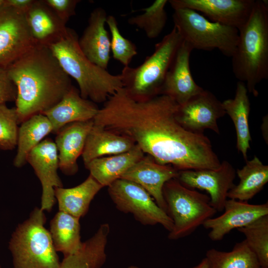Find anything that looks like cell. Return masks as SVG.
<instances>
[{
    "mask_svg": "<svg viewBox=\"0 0 268 268\" xmlns=\"http://www.w3.org/2000/svg\"><path fill=\"white\" fill-rule=\"evenodd\" d=\"M144 156V153L135 144L127 152L94 159L85 166L103 187H108Z\"/></svg>",
    "mask_w": 268,
    "mask_h": 268,
    "instance_id": "cell-22",
    "label": "cell"
},
{
    "mask_svg": "<svg viewBox=\"0 0 268 268\" xmlns=\"http://www.w3.org/2000/svg\"><path fill=\"white\" fill-rule=\"evenodd\" d=\"M167 0H156L149 6L141 9L142 14L130 17L129 24L142 30L149 39L158 37L163 30L167 20L165 7Z\"/></svg>",
    "mask_w": 268,
    "mask_h": 268,
    "instance_id": "cell-30",
    "label": "cell"
},
{
    "mask_svg": "<svg viewBox=\"0 0 268 268\" xmlns=\"http://www.w3.org/2000/svg\"><path fill=\"white\" fill-rule=\"evenodd\" d=\"M108 187L109 195L118 209L132 214L143 225L159 224L169 232L172 230L173 223L171 218L141 186L121 178Z\"/></svg>",
    "mask_w": 268,
    "mask_h": 268,
    "instance_id": "cell-9",
    "label": "cell"
},
{
    "mask_svg": "<svg viewBox=\"0 0 268 268\" xmlns=\"http://www.w3.org/2000/svg\"><path fill=\"white\" fill-rule=\"evenodd\" d=\"M189 268H207V264L206 259L205 258H203L198 265Z\"/></svg>",
    "mask_w": 268,
    "mask_h": 268,
    "instance_id": "cell-37",
    "label": "cell"
},
{
    "mask_svg": "<svg viewBox=\"0 0 268 268\" xmlns=\"http://www.w3.org/2000/svg\"><path fill=\"white\" fill-rule=\"evenodd\" d=\"M106 23L111 35V51L113 58L124 67L129 66L132 59L137 53L135 45L122 35L114 16L108 15Z\"/></svg>",
    "mask_w": 268,
    "mask_h": 268,
    "instance_id": "cell-32",
    "label": "cell"
},
{
    "mask_svg": "<svg viewBox=\"0 0 268 268\" xmlns=\"http://www.w3.org/2000/svg\"><path fill=\"white\" fill-rule=\"evenodd\" d=\"M226 114L222 103L210 91L203 90L182 105L176 112V119L187 130L202 134L209 129L220 134L217 120Z\"/></svg>",
    "mask_w": 268,
    "mask_h": 268,
    "instance_id": "cell-12",
    "label": "cell"
},
{
    "mask_svg": "<svg viewBox=\"0 0 268 268\" xmlns=\"http://www.w3.org/2000/svg\"><path fill=\"white\" fill-rule=\"evenodd\" d=\"M18 119L15 107L0 105V149L10 150L15 148L18 131Z\"/></svg>",
    "mask_w": 268,
    "mask_h": 268,
    "instance_id": "cell-33",
    "label": "cell"
},
{
    "mask_svg": "<svg viewBox=\"0 0 268 268\" xmlns=\"http://www.w3.org/2000/svg\"></svg>",
    "mask_w": 268,
    "mask_h": 268,
    "instance_id": "cell-40",
    "label": "cell"
},
{
    "mask_svg": "<svg viewBox=\"0 0 268 268\" xmlns=\"http://www.w3.org/2000/svg\"><path fill=\"white\" fill-rule=\"evenodd\" d=\"M255 0H170L173 9L187 8L213 22L239 30L248 20Z\"/></svg>",
    "mask_w": 268,
    "mask_h": 268,
    "instance_id": "cell-13",
    "label": "cell"
},
{
    "mask_svg": "<svg viewBox=\"0 0 268 268\" xmlns=\"http://www.w3.org/2000/svg\"><path fill=\"white\" fill-rule=\"evenodd\" d=\"M183 40L174 27L155 45L152 54L135 67H124L123 88L133 98L146 99L160 95L166 74Z\"/></svg>",
    "mask_w": 268,
    "mask_h": 268,
    "instance_id": "cell-5",
    "label": "cell"
},
{
    "mask_svg": "<svg viewBox=\"0 0 268 268\" xmlns=\"http://www.w3.org/2000/svg\"><path fill=\"white\" fill-rule=\"evenodd\" d=\"M99 108L89 99L82 98L78 89L72 86L55 105L44 112L56 134L66 125L70 123L92 120Z\"/></svg>",
    "mask_w": 268,
    "mask_h": 268,
    "instance_id": "cell-20",
    "label": "cell"
},
{
    "mask_svg": "<svg viewBox=\"0 0 268 268\" xmlns=\"http://www.w3.org/2000/svg\"><path fill=\"white\" fill-rule=\"evenodd\" d=\"M75 31L67 27L58 39L48 45L64 71L75 79L81 96L104 103L123 87L120 74L114 75L90 62L81 50Z\"/></svg>",
    "mask_w": 268,
    "mask_h": 268,
    "instance_id": "cell-4",
    "label": "cell"
},
{
    "mask_svg": "<svg viewBox=\"0 0 268 268\" xmlns=\"http://www.w3.org/2000/svg\"><path fill=\"white\" fill-rule=\"evenodd\" d=\"M135 145L129 137L93 125L81 156L85 165L97 158L127 152Z\"/></svg>",
    "mask_w": 268,
    "mask_h": 268,
    "instance_id": "cell-23",
    "label": "cell"
},
{
    "mask_svg": "<svg viewBox=\"0 0 268 268\" xmlns=\"http://www.w3.org/2000/svg\"><path fill=\"white\" fill-rule=\"evenodd\" d=\"M16 87L9 76L6 67H0V105L15 101Z\"/></svg>",
    "mask_w": 268,
    "mask_h": 268,
    "instance_id": "cell-35",
    "label": "cell"
},
{
    "mask_svg": "<svg viewBox=\"0 0 268 268\" xmlns=\"http://www.w3.org/2000/svg\"><path fill=\"white\" fill-rule=\"evenodd\" d=\"M103 188L90 175L80 184L70 188L55 189L60 211L80 218L87 213L90 203Z\"/></svg>",
    "mask_w": 268,
    "mask_h": 268,
    "instance_id": "cell-25",
    "label": "cell"
},
{
    "mask_svg": "<svg viewBox=\"0 0 268 268\" xmlns=\"http://www.w3.org/2000/svg\"><path fill=\"white\" fill-rule=\"evenodd\" d=\"M33 1L34 0H4V4L25 12Z\"/></svg>",
    "mask_w": 268,
    "mask_h": 268,
    "instance_id": "cell-36",
    "label": "cell"
},
{
    "mask_svg": "<svg viewBox=\"0 0 268 268\" xmlns=\"http://www.w3.org/2000/svg\"><path fill=\"white\" fill-rule=\"evenodd\" d=\"M0 268H1V266H0Z\"/></svg>",
    "mask_w": 268,
    "mask_h": 268,
    "instance_id": "cell-41",
    "label": "cell"
},
{
    "mask_svg": "<svg viewBox=\"0 0 268 268\" xmlns=\"http://www.w3.org/2000/svg\"><path fill=\"white\" fill-rule=\"evenodd\" d=\"M46 221L44 211L36 207L17 227L9 242L13 268H60L50 233L44 227Z\"/></svg>",
    "mask_w": 268,
    "mask_h": 268,
    "instance_id": "cell-6",
    "label": "cell"
},
{
    "mask_svg": "<svg viewBox=\"0 0 268 268\" xmlns=\"http://www.w3.org/2000/svg\"><path fill=\"white\" fill-rule=\"evenodd\" d=\"M193 49L183 41L164 81L160 95H166L182 105L203 89L192 76L190 58Z\"/></svg>",
    "mask_w": 268,
    "mask_h": 268,
    "instance_id": "cell-16",
    "label": "cell"
},
{
    "mask_svg": "<svg viewBox=\"0 0 268 268\" xmlns=\"http://www.w3.org/2000/svg\"><path fill=\"white\" fill-rule=\"evenodd\" d=\"M94 125L93 120L67 124L56 134L55 143L60 169L71 175L78 170L77 160L81 155L87 137Z\"/></svg>",
    "mask_w": 268,
    "mask_h": 268,
    "instance_id": "cell-19",
    "label": "cell"
},
{
    "mask_svg": "<svg viewBox=\"0 0 268 268\" xmlns=\"http://www.w3.org/2000/svg\"><path fill=\"white\" fill-rule=\"evenodd\" d=\"M256 255L261 268H268V215L237 229Z\"/></svg>",
    "mask_w": 268,
    "mask_h": 268,
    "instance_id": "cell-31",
    "label": "cell"
},
{
    "mask_svg": "<svg viewBox=\"0 0 268 268\" xmlns=\"http://www.w3.org/2000/svg\"><path fill=\"white\" fill-rule=\"evenodd\" d=\"M174 10V27L193 50L217 49L225 56L232 57L238 40L237 29L213 22L189 8Z\"/></svg>",
    "mask_w": 268,
    "mask_h": 268,
    "instance_id": "cell-8",
    "label": "cell"
},
{
    "mask_svg": "<svg viewBox=\"0 0 268 268\" xmlns=\"http://www.w3.org/2000/svg\"><path fill=\"white\" fill-rule=\"evenodd\" d=\"M248 92L245 83L238 81L234 98L222 102L225 113L231 119L236 130L238 151L246 161L252 141L248 123L251 104Z\"/></svg>",
    "mask_w": 268,
    "mask_h": 268,
    "instance_id": "cell-24",
    "label": "cell"
},
{
    "mask_svg": "<svg viewBox=\"0 0 268 268\" xmlns=\"http://www.w3.org/2000/svg\"><path fill=\"white\" fill-rule=\"evenodd\" d=\"M236 170L227 160L216 169L178 171L176 179L185 187L205 191L211 205L216 211H223L228 193L234 186Z\"/></svg>",
    "mask_w": 268,
    "mask_h": 268,
    "instance_id": "cell-10",
    "label": "cell"
},
{
    "mask_svg": "<svg viewBox=\"0 0 268 268\" xmlns=\"http://www.w3.org/2000/svg\"><path fill=\"white\" fill-rule=\"evenodd\" d=\"M128 268H139L136 266H131L130 267H128Z\"/></svg>",
    "mask_w": 268,
    "mask_h": 268,
    "instance_id": "cell-39",
    "label": "cell"
},
{
    "mask_svg": "<svg viewBox=\"0 0 268 268\" xmlns=\"http://www.w3.org/2000/svg\"><path fill=\"white\" fill-rule=\"evenodd\" d=\"M178 171L170 165L156 162L150 156H144L121 177L134 182L143 188L157 205L167 213L163 188L169 180L176 178Z\"/></svg>",
    "mask_w": 268,
    "mask_h": 268,
    "instance_id": "cell-17",
    "label": "cell"
},
{
    "mask_svg": "<svg viewBox=\"0 0 268 268\" xmlns=\"http://www.w3.org/2000/svg\"><path fill=\"white\" fill-rule=\"evenodd\" d=\"M238 31L231 57L233 72L249 93L257 96V86L268 78V0H255L248 20Z\"/></svg>",
    "mask_w": 268,
    "mask_h": 268,
    "instance_id": "cell-3",
    "label": "cell"
},
{
    "mask_svg": "<svg viewBox=\"0 0 268 268\" xmlns=\"http://www.w3.org/2000/svg\"><path fill=\"white\" fill-rule=\"evenodd\" d=\"M205 258L207 268H261L256 255L245 240L236 243L230 252L210 249Z\"/></svg>",
    "mask_w": 268,
    "mask_h": 268,
    "instance_id": "cell-29",
    "label": "cell"
},
{
    "mask_svg": "<svg viewBox=\"0 0 268 268\" xmlns=\"http://www.w3.org/2000/svg\"><path fill=\"white\" fill-rule=\"evenodd\" d=\"M79 218L65 212H57L50 222V233L57 252L64 257L74 254L80 248Z\"/></svg>",
    "mask_w": 268,
    "mask_h": 268,
    "instance_id": "cell-28",
    "label": "cell"
},
{
    "mask_svg": "<svg viewBox=\"0 0 268 268\" xmlns=\"http://www.w3.org/2000/svg\"><path fill=\"white\" fill-rule=\"evenodd\" d=\"M163 195L167 213L173 223L168 236L170 240L191 235L217 212L210 204L208 195L185 187L176 178L164 184Z\"/></svg>",
    "mask_w": 268,
    "mask_h": 268,
    "instance_id": "cell-7",
    "label": "cell"
},
{
    "mask_svg": "<svg viewBox=\"0 0 268 268\" xmlns=\"http://www.w3.org/2000/svg\"><path fill=\"white\" fill-rule=\"evenodd\" d=\"M223 211L220 215L209 218L202 225L209 230L208 236L212 241H220L232 230L243 227L268 215V202L253 204L229 199L226 200Z\"/></svg>",
    "mask_w": 268,
    "mask_h": 268,
    "instance_id": "cell-15",
    "label": "cell"
},
{
    "mask_svg": "<svg viewBox=\"0 0 268 268\" xmlns=\"http://www.w3.org/2000/svg\"><path fill=\"white\" fill-rule=\"evenodd\" d=\"M35 44L25 12L3 4L0 8V67H6Z\"/></svg>",
    "mask_w": 268,
    "mask_h": 268,
    "instance_id": "cell-11",
    "label": "cell"
},
{
    "mask_svg": "<svg viewBox=\"0 0 268 268\" xmlns=\"http://www.w3.org/2000/svg\"><path fill=\"white\" fill-rule=\"evenodd\" d=\"M178 107L166 95L136 99L123 87L107 99L93 121L131 139L158 163L169 165L184 152L189 140L188 132L176 119Z\"/></svg>",
    "mask_w": 268,
    "mask_h": 268,
    "instance_id": "cell-1",
    "label": "cell"
},
{
    "mask_svg": "<svg viewBox=\"0 0 268 268\" xmlns=\"http://www.w3.org/2000/svg\"><path fill=\"white\" fill-rule=\"evenodd\" d=\"M4 0H0V8L3 5Z\"/></svg>",
    "mask_w": 268,
    "mask_h": 268,
    "instance_id": "cell-38",
    "label": "cell"
},
{
    "mask_svg": "<svg viewBox=\"0 0 268 268\" xmlns=\"http://www.w3.org/2000/svg\"><path fill=\"white\" fill-rule=\"evenodd\" d=\"M236 173L240 181L228 193V198L247 201L259 193L268 182V166L256 155Z\"/></svg>",
    "mask_w": 268,
    "mask_h": 268,
    "instance_id": "cell-27",
    "label": "cell"
},
{
    "mask_svg": "<svg viewBox=\"0 0 268 268\" xmlns=\"http://www.w3.org/2000/svg\"><path fill=\"white\" fill-rule=\"evenodd\" d=\"M52 132L50 121L42 114L34 115L22 122L18 128L14 166L19 168L25 164L31 150Z\"/></svg>",
    "mask_w": 268,
    "mask_h": 268,
    "instance_id": "cell-26",
    "label": "cell"
},
{
    "mask_svg": "<svg viewBox=\"0 0 268 268\" xmlns=\"http://www.w3.org/2000/svg\"><path fill=\"white\" fill-rule=\"evenodd\" d=\"M27 24L36 44L48 46L58 39L67 27L46 3L44 0H34L25 12Z\"/></svg>",
    "mask_w": 268,
    "mask_h": 268,
    "instance_id": "cell-21",
    "label": "cell"
},
{
    "mask_svg": "<svg viewBox=\"0 0 268 268\" xmlns=\"http://www.w3.org/2000/svg\"><path fill=\"white\" fill-rule=\"evenodd\" d=\"M39 178L42 188L40 209L50 211L56 202L55 189L63 187L58 174V151L50 138L43 140L29 153L27 158Z\"/></svg>",
    "mask_w": 268,
    "mask_h": 268,
    "instance_id": "cell-14",
    "label": "cell"
},
{
    "mask_svg": "<svg viewBox=\"0 0 268 268\" xmlns=\"http://www.w3.org/2000/svg\"><path fill=\"white\" fill-rule=\"evenodd\" d=\"M46 3L65 23L75 14L79 0H44Z\"/></svg>",
    "mask_w": 268,
    "mask_h": 268,
    "instance_id": "cell-34",
    "label": "cell"
},
{
    "mask_svg": "<svg viewBox=\"0 0 268 268\" xmlns=\"http://www.w3.org/2000/svg\"><path fill=\"white\" fill-rule=\"evenodd\" d=\"M6 68L17 89L19 124L53 107L73 86L47 46L35 44Z\"/></svg>",
    "mask_w": 268,
    "mask_h": 268,
    "instance_id": "cell-2",
    "label": "cell"
},
{
    "mask_svg": "<svg viewBox=\"0 0 268 268\" xmlns=\"http://www.w3.org/2000/svg\"><path fill=\"white\" fill-rule=\"evenodd\" d=\"M105 10L99 7L91 12L88 24L78 38L79 47L92 63L107 69L110 59L111 40L105 28L107 17Z\"/></svg>",
    "mask_w": 268,
    "mask_h": 268,
    "instance_id": "cell-18",
    "label": "cell"
}]
</instances>
